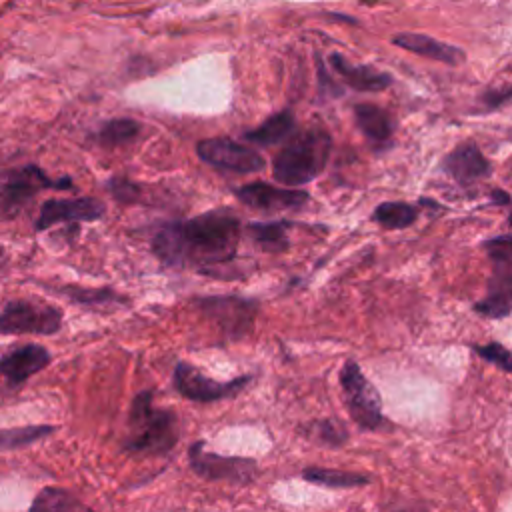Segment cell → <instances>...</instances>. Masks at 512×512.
Here are the masks:
<instances>
[{"instance_id": "7a4b0ae2", "label": "cell", "mask_w": 512, "mask_h": 512, "mask_svg": "<svg viewBox=\"0 0 512 512\" xmlns=\"http://www.w3.org/2000/svg\"><path fill=\"white\" fill-rule=\"evenodd\" d=\"M332 136L322 126L306 128L294 134L272 162V176L286 186L312 182L328 164Z\"/></svg>"}, {"instance_id": "484cf974", "label": "cell", "mask_w": 512, "mask_h": 512, "mask_svg": "<svg viewBox=\"0 0 512 512\" xmlns=\"http://www.w3.org/2000/svg\"><path fill=\"white\" fill-rule=\"evenodd\" d=\"M32 510H46V512H60V510H86V506L76 500L68 490L48 486L38 492L34 502L30 504Z\"/></svg>"}, {"instance_id": "7c38bea8", "label": "cell", "mask_w": 512, "mask_h": 512, "mask_svg": "<svg viewBox=\"0 0 512 512\" xmlns=\"http://www.w3.org/2000/svg\"><path fill=\"white\" fill-rule=\"evenodd\" d=\"M106 214V204L94 196L50 198L42 204L36 218V232L48 230L62 222H94Z\"/></svg>"}, {"instance_id": "cb8c5ba5", "label": "cell", "mask_w": 512, "mask_h": 512, "mask_svg": "<svg viewBox=\"0 0 512 512\" xmlns=\"http://www.w3.org/2000/svg\"><path fill=\"white\" fill-rule=\"evenodd\" d=\"M54 292H58L60 296L76 302V304H84V306H108V304H120L126 302V298H122L120 294H116L112 288H82V286H60V288H52Z\"/></svg>"}, {"instance_id": "44dd1931", "label": "cell", "mask_w": 512, "mask_h": 512, "mask_svg": "<svg viewBox=\"0 0 512 512\" xmlns=\"http://www.w3.org/2000/svg\"><path fill=\"white\" fill-rule=\"evenodd\" d=\"M302 478L306 482L326 486V488H356L370 484V476L356 474V472H344V470H332V468H306L302 472Z\"/></svg>"}, {"instance_id": "d6986e66", "label": "cell", "mask_w": 512, "mask_h": 512, "mask_svg": "<svg viewBox=\"0 0 512 512\" xmlns=\"http://www.w3.org/2000/svg\"><path fill=\"white\" fill-rule=\"evenodd\" d=\"M294 126H296L294 114L290 110H282V112H276L270 118H266L258 128L246 132L244 138L258 146H274V144L286 140L288 136H292Z\"/></svg>"}, {"instance_id": "52a82bcc", "label": "cell", "mask_w": 512, "mask_h": 512, "mask_svg": "<svg viewBox=\"0 0 512 512\" xmlns=\"http://www.w3.org/2000/svg\"><path fill=\"white\" fill-rule=\"evenodd\" d=\"M62 328V310L32 300H10L0 310V334L50 336Z\"/></svg>"}, {"instance_id": "30bf717a", "label": "cell", "mask_w": 512, "mask_h": 512, "mask_svg": "<svg viewBox=\"0 0 512 512\" xmlns=\"http://www.w3.org/2000/svg\"><path fill=\"white\" fill-rule=\"evenodd\" d=\"M188 460L192 470L206 480H228L236 484H248L256 476V460L208 452L202 440L190 446Z\"/></svg>"}, {"instance_id": "5b68a950", "label": "cell", "mask_w": 512, "mask_h": 512, "mask_svg": "<svg viewBox=\"0 0 512 512\" xmlns=\"http://www.w3.org/2000/svg\"><path fill=\"white\" fill-rule=\"evenodd\" d=\"M492 262L488 294L474 304V310L486 318H506L512 314V234H500L484 242Z\"/></svg>"}, {"instance_id": "ffe728a7", "label": "cell", "mask_w": 512, "mask_h": 512, "mask_svg": "<svg viewBox=\"0 0 512 512\" xmlns=\"http://www.w3.org/2000/svg\"><path fill=\"white\" fill-rule=\"evenodd\" d=\"M292 222L276 220V222H250L246 226V234L258 244L262 250L280 254L288 250V230Z\"/></svg>"}, {"instance_id": "9c48e42d", "label": "cell", "mask_w": 512, "mask_h": 512, "mask_svg": "<svg viewBox=\"0 0 512 512\" xmlns=\"http://www.w3.org/2000/svg\"><path fill=\"white\" fill-rule=\"evenodd\" d=\"M174 388L188 400L194 402H214L232 398L238 392L246 388V384L252 380V376H238L234 380L218 382L208 378L202 370L192 366L190 362H178L174 368Z\"/></svg>"}, {"instance_id": "ba28073f", "label": "cell", "mask_w": 512, "mask_h": 512, "mask_svg": "<svg viewBox=\"0 0 512 512\" xmlns=\"http://www.w3.org/2000/svg\"><path fill=\"white\" fill-rule=\"evenodd\" d=\"M196 154L200 156L202 162L226 172L252 174V172L264 170L266 166L264 158L254 148L224 136L200 140L196 144Z\"/></svg>"}, {"instance_id": "7402d4cb", "label": "cell", "mask_w": 512, "mask_h": 512, "mask_svg": "<svg viewBox=\"0 0 512 512\" xmlns=\"http://www.w3.org/2000/svg\"><path fill=\"white\" fill-rule=\"evenodd\" d=\"M140 128H142L140 122H136L132 118H112L96 130L94 140H96V144H100L104 148L122 146V144L132 142L140 134Z\"/></svg>"}, {"instance_id": "3957f363", "label": "cell", "mask_w": 512, "mask_h": 512, "mask_svg": "<svg viewBox=\"0 0 512 512\" xmlns=\"http://www.w3.org/2000/svg\"><path fill=\"white\" fill-rule=\"evenodd\" d=\"M152 390H142L134 396L130 408V432L124 440V450L138 454H166L178 442V418L172 410L156 408Z\"/></svg>"}, {"instance_id": "f1b7e54d", "label": "cell", "mask_w": 512, "mask_h": 512, "mask_svg": "<svg viewBox=\"0 0 512 512\" xmlns=\"http://www.w3.org/2000/svg\"><path fill=\"white\" fill-rule=\"evenodd\" d=\"M108 190L112 192V196L120 202V204H132L140 198V186L124 176H114L106 182Z\"/></svg>"}, {"instance_id": "8992f818", "label": "cell", "mask_w": 512, "mask_h": 512, "mask_svg": "<svg viewBox=\"0 0 512 512\" xmlns=\"http://www.w3.org/2000/svg\"><path fill=\"white\" fill-rule=\"evenodd\" d=\"M340 386L348 414L362 430H378L384 424L382 400L374 384L362 374L354 360H346L340 370Z\"/></svg>"}, {"instance_id": "9a60e30c", "label": "cell", "mask_w": 512, "mask_h": 512, "mask_svg": "<svg viewBox=\"0 0 512 512\" xmlns=\"http://www.w3.org/2000/svg\"><path fill=\"white\" fill-rule=\"evenodd\" d=\"M442 170H446L458 184L470 186L492 172V164L472 142L458 144L442 160Z\"/></svg>"}, {"instance_id": "6da1fadb", "label": "cell", "mask_w": 512, "mask_h": 512, "mask_svg": "<svg viewBox=\"0 0 512 512\" xmlns=\"http://www.w3.org/2000/svg\"><path fill=\"white\" fill-rule=\"evenodd\" d=\"M240 234V218L228 208H216L158 226L150 246L168 266L206 272L236 256Z\"/></svg>"}, {"instance_id": "277c9868", "label": "cell", "mask_w": 512, "mask_h": 512, "mask_svg": "<svg viewBox=\"0 0 512 512\" xmlns=\"http://www.w3.org/2000/svg\"><path fill=\"white\" fill-rule=\"evenodd\" d=\"M44 188L68 190L72 188V180L70 176L52 180L36 164H24L0 172V220L16 218Z\"/></svg>"}, {"instance_id": "4fadbf2b", "label": "cell", "mask_w": 512, "mask_h": 512, "mask_svg": "<svg viewBox=\"0 0 512 512\" xmlns=\"http://www.w3.org/2000/svg\"><path fill=\"white\" fill-rule=\"evenodd\" d=\"M234 196L248 208L262 212H280V210H298L310 196L304 190L296 188H278L268 182H250L234 190Z\"/></svg>"}, {"instance_id": "4dcf8cb0", "label": "cell", "mask_w": 512, "mask_h": 512, "mask_svg": "<svg viewBox=\"0 0 512 512\" xmlns=\"http://www.w3.org/2000/svg\"><path fill=\"white\" fill-rule=\"evenodd\" d=\"M490 200H492L496 206H506V204H510V202H512L510 194H508V192H504V190H500V188H496V190H492V192H490Z\"/></svg>"}, {"instance_id": "d4e9b609", "label": "cell", "mask_w": 512, "mask_h": 512, "mask_svg": "<svg viewBox=\"0 0 512 512\" xmlns=\"http://www.w3.org/2000/svg\"><path fill=\"white\" fill-rule=\"evenodd\" d=\"M52 432H56V426H52V424H34V426H18V428L0 430V450L24 448L28 444L38 442L40 438L50 436Z\"/></svg>"}, {"instance_id": "f546056e", "label": "cell", "mask_w": 512, "mask_h": 512, "mask_svg": "<svg viewBox=\"0 0 512 512\" xmlns=\"http://www.w3.org/2000/svg\"><path fill=\"white\" fill-rule=\"evenodd\" d=\"M512 100V86L508 88H498V90H488L484 96H482V102L486 104V108H498L506 102Z\"/></svg>"}, {"instance_id": "d6a6232c", "label": "cell", "mask_w": 512, "mask_h": 512, "mask_svg": "<svg viewBox=\"0 0 512 512\" xmlns=\"http://www.w3.org/2000/svg\"><path fill=\"white\" fill-rule=\"evenodd\" d=\"M0 254H2V248H0Z\"/></svg>"}, {"instance_id": "e0dca14e", "label": "cell", "mask_w": 512, "mask_h": 512, "mask_svg": "<svg viewBox=\"0 0 512 512\" xmlns=\"http://www.w3.org/2000/svg\"><path fill=\"white\" fill-rule=\"evenodd\" d=\"M332 68L342 76V80L360 92H378L392 84V76L386 72H378L370 66H356L350 64L344 56L332 54L330 56Z\"/></svg>"}, {"instance_id": "5bb4252c", "label": "cell", "mask_w": 512, "mask_h": 512, "mask_svg": "<svg viewBox=\"0 0 512 512\" xmlns=\"http://www.w3.org/2000/svg\"><path fill=\"white\" fill-rule=\"evenodd\" d=\"M52 356L48 348L40 344H24L0 356V376L10 386L24 384L30 376L44 370L50 364Z\"/></svg>"}, {"instance_id": "603a6c76", "label": "cell", "mask_w": 512, "mask_h": 512, "mask_svg": "<svg viewBox=\"0 0 512 512\" xmlns=\"http://www.w3.org/2000/svg\"><path fill=\"white\" fill-rule=\"evenodd\" d=\"M420 210L408 202H382L374 208L372 218L386 230H400L414 224Z\"/></svg>"}, {"instance_id": "83f0119b", "label": "cell", "mask_w": 512, "mask_h": 512, "mask_svg": "<svg viewBox=\"0 0 512 512\" xmlns=\"http://www.w3.org/2000/svg\"><path fill=\"white\" fill-rule=\"evenodd\" d=\"M314 434L316 438L326 444V446H342L346 440H348V432L346 428L338 422V420H332V418H326V420H318L314 422Z\"/></svg>"}, {"instance_id": "2e32d148", "label": "cell", "mask_w": 512, "mask_h": 512, "mask_svg": "<svg viewBox=\"0 0 512 512\" xmlns=\"http://www.w3.org/2000/svg\"><path fill=\"white\" fill-rule=\"evenodd\" d=\"M392 42L408 52H416L420 56H426V58H432V60H438V62H444V64H450V66H456L464 60V52L456 46H450V44H444L436 38H430V36H424V34H396L392 38Z\"/></svg>"}, {"instance_id": "8fae6325", "label": "cell", "mask_w": 512, "mask_h": 512, "mask_svg": "<svg viewBox=\"0 0 512 512\" xmlns=\"http://www.w3.org/2000/svg\"><path fill=\"white\" fill-rule=\"evenodd\" d=\"M198 308L214 320L230 338H242L252 330L258 304L240 296H208L198 298Z\"/></svg>"}, {"instance_id": "4316f807", "label": "cell", "mask_w": 512, "mask_h": 512, "mask_svg": "<svg viewBox=\"0 0 512 512\" xmlns=\"http://www.w3.org/2000/svg\"><path fill=\"white\" fill-rule=\"evenodd\" d=\"M472 350L476 352V356H480L482 360L502 368L504 372H512V350H508L506 346H502L500 342H488V344H474Z\"/></svg>"}, {"instance_id": "1f68e13d", "label": "cell", "mask_w": 512, "mask_h": 512, "mask_svg": "<svg viewBox=\"0 0 512 512\" xmlns=\"http://www.w3.org/2000/svg\"><path fill=\"white\" fill-rule=\"evenodd\" d=\"M508 224L512 226V210H510V214H508Z\"/></svg>"}, {"instance_id": "ac0fdd59", "label": "cell", "mask_w": 512, "mask_h": 512, "mask_svg": "<svg viewBox=\"0 0 512 512\" xmlns=\"http://www.w3.org/2000/svg\"><path fill=\"white\" fill-rule=\"evenodd\" d=\"M354 118L362 134L372 144H386L396 128V120L388 110L368 102H360L354 106Z\"/></svg>"}]
</instances>
